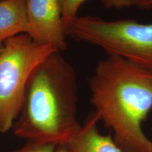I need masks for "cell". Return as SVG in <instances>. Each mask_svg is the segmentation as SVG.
Returning <instances> with one entry per match:
<instances>
[{
    "mask_svg": "<svg viewBox=\"0 0 152 152\" xmlns=\"http://www.w3.org/2000/svg\"><path fill=\"white\" fill-rule=\"evenodd\" d=\"M26 30V0H0V42Z\"/></svg>",
    "mask_w": 152,
    "mask_h": 152,
    "instance_id": "obj_7",
    "label": "cell"
},
{
    "mask_svg": "<svg viewBox=\"0 0 152 152\" xmlns=\"http://www.w3.org/2000/svg\"><path fill=\"white\" fill-rule=\"evenodd\" d=\"M55 152H71L66 145L57 146Z\"/></svg>",
    "mask_w": 152,
    "mask_h": 152,
    "instance_id": "obj_12",
    "label": "cell"
},
{
    "mask_svg": "<svg viewBox=\"0 0 152 152\" xmlns=\"http://www.w3.org/2000/svg\"><path fill=\"white\" fill-rule=\"evenodd\" d=\"M139 7L144 9H152V0H140Z\"/></svg>",
    "mask_w": 152,
    "mask_h": 152,
    "instance_id": "obj_11",
    "label": "cell"
},
{
    "mask_svg": "<svg viewBox=\"0 0 152 152\" xmlns=\"http://www.w3.org/2000/svg\"><path fill=\"white\" fill-rule=\"evenodd\" d=\"M91 102L123 152H152L142 124L152 109V73L115 55L98 63L89 80Z\"/></svg>",
    "mask_w": 152,
    "mask_h": 152,
    "instance_id": "obj_1",
    "label": "cell"
},
{
    "mask_svg": "<svg viewBox=\"0 0 152 152\" xmlns=\"http://www.w3.org/2000/svg\"><path fill=\"white\" fill-rule=\"evenodd\" d=\"M27 35L38 43L57 50L67 49L58 0H26Z\"/></svg>",
    "mask_w": 152,
    "mask_h": 152,
    "instance_id": "obj_5",
    "label": "cell"
},
{
    "mask_svg": "<svg viewBox=\"0 0 152 152\" xmlns=\"http://www.w3.org/2000/svg\"><path fill=\"white\" fill-rule=\"evenodd\" d=\"M76 104L75 70L56 51L30 77L15 134L36 143L66 145L81 128Z\"/></svg>",
    "mask_w": 152,
    "mask_h": 152,
    "instance_id": "obj_2",
    "label": "cell"
},
{
    "mask_svg": "<svg viewBox=\"0 0 152 152\" xmlns=\"http://www.w3.org/2000/svg\"><path fill=\"white\" fill-rule=\"evenodd\" d=\"M56 51L25 33L4 42L0 52V132L12 128L22 109L32 74Z\"/></svg>",
    "mask_w": 152,
    "mask_h": 152,
    "instance_id": "obj_3",
    "label": "cell"
},
{
    "mask_svg": "<svg viewBox=\"0 0 152 152\" xmlns=\"http://www.w3.org/2000/svg\"><path fill=\"white\" fill-rule=\"evenodd\" d=\"M85 1L87 0H58L66 34L72 23L78 17L77 11Z\"/></svg>",
    "mask_w": 152,
    "mask_h": 152,
    "instance_id": "obj_8",
    "label": "cell"
},
{
    "mask_svg": "<svg viewBox=\"0 0 152 152\" xmlns=\"http://www.w3.org/2000/svg\"><path fill=\"white\" fill-rule=\"evenodd\" d=\"M2 47H3V42H0V52H1Z\"/></svg>",
    "mask_w": 152,
    "mask_h": 152,
    "instance_id": "obj_13",
    "label": "cell"
},
{
    "mask_svg": "<svg viewBox=\"0 0 152 152\" xmlns=\"http://www.w3.org/2000/svg\"><path fill=\"white\" fill-rule=\"evenodd\" d=\"M67 35L152 73V23H140L132 19L106 20L97 16H78L68 28Z\"/></svg>",
    "mask_w": 152,
    "mask_h": 152,
    "instance_id": "obj_4",
    "label": "cell"
},
{
    "mask_svg": "<svg viewBox=\"0 0 152 152\" xmlns=\"http://www.w3.org/2000/svg\"><path fill=\"white\" fill-rule=\"evenodd\" d=\"M100 121L96 113L92 114L72 140L66 144L71 152H123L111 136L99 132Z\"/></svg>",
    "mask_w": 152,
    "mask_h": 152,
    "instance_id": "obj_6",
    "label": "cell"
},
{
    "mask_svg": "<svg viewBox=\"0 0 152 152\" xmlns=\"http://www.w3.org/2000/svg\"><path fill=\"white\" fill-rule=\"evenodd\" d=\"M106 9H121L139 7L140 0H100Z\"/></svg>",
    "mask_w": 152,
    "mask_h": 152,
    "instance_id": "obj_10",
    "label": "cell"
},
{
    "mask_svg": "<svg viewBox=\"0 0 152 152\" xmlns=\"http://www.w3.org/2000/svg\"><path fill=\"white\" fill-rule=\"evenodd\" d=\"M56 146L29 142L23 147L11 152H55Z\"/></svg>",
    "mask_w": 152,
    "mask_h": 152,
    "instance_id": "obj_9",
    "label": "cell"
}]
</instances>
